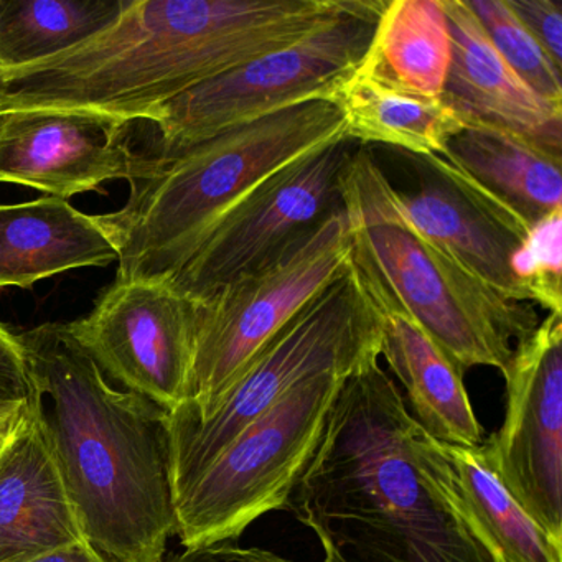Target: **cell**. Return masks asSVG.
I'll list each match as a JSON object with an SVG mask.
<instances>
[{"mask_svg":"<svg viewBox=\"0 0 562 562\" xmlns=\"http://www.w3.org/2000/svg\"><path fill=\"white\" fill-rule=\"evenodd\" d=\"M285 509L317 535L325 562H493L442 443L378 357L341 384Z\"/></svg>","mask_w":562,"mask_h":562,"instance_id":"6da1fadb","label":"cell"},{"mask_svg":"<svg viewBox=\"0 0 562 562\" xmlns=\"http://www.w3.org/2000/svg\"><path fill=\"white\" fill-rule=\"evenodd\" d=\"M351 0H127L77 47L0 74V113L90 111L149 121L190 88L304 37Z\"/></svg>","mask_w":562,"mask_h":562,"instance_id":"7a4b0ae2","label":"cell"},{"mask_svg":"<svg viewBox=\"0 0 562 562\" xmlns=\"http://www.w3.org/2000/svg\"><path fill=\"white\" fill-rule=\"evenodd\" d=\"M35 409L85 538L114 562H159L176 535L169 413L114 390L65 324L19 335Z\"/></svg>","mask_w":562,"mask_h":562,"instance_id":"3957f363","label":"cell"},{"mask_svg":"<svg viewBox=\"0 0 562 562\" xmlns=\"http://www.w3.org/2000/svg\"><path fill=\"white\" fill-rule=\"evenodd\" d=\"M338 139H348L340 110L312 100L177 153L150 154L146 172L130 183L126 205L94 215L116 249V278H172L249 193Z\"/></svg>","mask_w":562,"mask_h":562,"instance_id":"277c9868","label":"cell"},{"mask_svg":"<svg viewBox=\"0 0 562 562\" xmlns=\"http://www.w3.org/2000/svg\"><path fill=\"white\" fill-rule=\"evenodd\" d=\"M340 205L350 222L351 262L368 295L416 322L463 373L475 367L505 373L513 341L528 338L541 322L535 305L496 294L424 238L400 190L364 147L341 170Z\"/></svg>","mask_w":562,"mask_h":562,"instance_id":"5b68a950","label":"cell"},{"mask_svg":"<svg viewBox=\"0 0 562 562\" xmlns=\"http://www.w3.org/2000/svg\"><path fill=\"white\" fill-rule=\"evenodd\" d=\"M376 308L351 262L308 302L243 371L205 419L169 413L170 476L176 499L266 411L299 384L330 371H353L380 358Z\"/></svg>","mask_w":562,"mask_h":562,"instance_id":"8992f818","label":"cell"},{"mask_svg":"<svg viewBox=\"0 0 562 562\" xmlns=\"http://www.w3.org/2000/svg\"><path fill=\"white\" fill-rule=\"evenodd\" d=\"M353 239L338 205L279 255L199 301L189 397L177 409L205 419L252 358L348 271Z\"/></svg>","mask_w":562,"mask_h":562,"instance_id":"52a82bcc","label":"cell"},{"mask_svg":"<svg viewBox=\"0 0 562 562\" xmlns=\"http://www.w3.org/2000/svg\"><path fill=\"white\" fill-rule=\"evenodd\" d=\"M350 373L330 371L299 384L206 467L176 499L183 548L235 542L256 519L285 509Z\"/></svg>","mask_w":562,"mask_h":562,"instance_id":"ba28073f","label":"cell"},{"mask_svg":"<svg viewBox=\"0 0 562 562\" xmlns=\"http://www.w3.org/2000/svg\"><path fill=\"white\" fill-rule=\"evenodd\" d=\"M384 0L350 8L278 50L190 88L150 116L166 156L222 131L312 100H327L357 68L373 37Z\"/></svg>","mask_w":562,"mask_h":562,"instance_id":"9c48e42d","label":"cell"},{"mask_svg":"<svg viewBox=\"0 0 562 562\" xmlns=\"http://www.w3.org/2000/svg\"><path fill=\"white\" fill-rule=\"evenodd\" d=\"M199 301L169 278L117 279L68 334L127 391L177 409L189 397Z\"/></svg>","mask_w":562,"mask_h":562,"instance_id":"30bf717a","label":"cell"},{"mask_svg":"<svg viewBox=\"0 0 562 562\" xmlns=\"http://www.w3.org/2000/svg\"><path fill=\"white\" fill-rule=\"evenodd\" d=\"M338 139L305 154L249 193L169 278L195 301L255 271L340 205V176L353 153Z\"/></svg>","mask_w":562,"mask_h":562,"instance_id":"8fae6325","label":"cell"},{"mask_svg":"<svg viewBox=\"0 0 562 562\" xmlns=\"http://www.w3.org/2000/svg\"><path fill=\"white\" fill-rule=\"evenodd\" d=\"M503 378L505 419L480 450L513 498L562 542V314H548L516 344Z\"/></svg>","mask_w":562,"mask_h":562,"instance_id":"7c38bea8","label":"cell"},{"mask_svg":"<svg viewBox=\"0 0 562 562\" xmlns=\"http://www.w3.org/2000/svg\"><path fill=\"white\" fill-rule=\"evenodd\" d=\"M149 156L130 146V124L90 111L0 113V182L61 200L108 195L104 183L139 179Z\"/></svg>","mask_w":562,"mask_h":562,"instance_id":"4fadbf2b","label":"cell"},{"mask_svg":"<svg viewBox=\"0 0 562 562\" xmlns=\"http://www.w3.org/2000/svg\"><path fill=\"white\" fill-rule=\"evenodd\" d=\"M420 159L427 173L419 189L400 192L407 218L476 281L502 297L522 302L512 258L531 223L442 156Z\"/></svg>","mask_w":562,"mask_h":562,"instance_id":"5bb4252c","label":"cell"},{"mask_svg":"<svg viewBox=\"0 0 562 562\" xmlns=\"http://www.w3.org/2000/svg\"><path fill=\"white\" fill-rule=\"evenodd\" d=\"M81 539L34 400L0 450V562H27Z\"/></svg>","mask_w":562,"mask_h":562,"instance_id":"9a60e30c","label":"cell"},{"mask_svg":"<svg viewBox=\"0 0 562 562\" xmlns=\"http://www.w3.org/2000/svg\"><path fill=\"white\" fill-rule=\"evenodd\" d=\"M452 61L442 100L463 120L485 121L562 154V106L535 93L499 57L465 0H442Z\"/></svg>","mask_w":562,"mask_h":562,"instance_id":"2e32d148","label":"cell"},{"mask_svg":"<svg viewBox=\"0 0 562 562\" xmlns=\"http://www.w3.org/2000/svg\"><path fill=\"white\" fill-rule=\"evenodd\" d=\"M117 252L94 215L67 200L44 195L0 205V289H31L37 282L83 268H106Z\"/></svg>","mask_w":562,"mask_h":562,"instance_id":"e0dca14e","label":"cell"},{"mask_svg":"<svg viewBox=\"0 0 562 562\" xmlns=\"http://www.w3.org/2000/svg\"><path fill=\"white\" fill-rule=\"evenodd\" d=\"M371 302L380 317V357L403 383L413 419L443 446L482 447L485 429L463 386L465 373L406 314Z\"/></svg>","mask_w":562,"mask_h":562,"instance_id":"ac0fdd59","label":"cell"},{"mask_svg":"<svg viewBox=\"0 0 562 562\" xmlns=\"http://www.w3.org/2000/svg\"><path fill=\"white\" fill-rule=\"evenodd\" d=\"M463 121L442 154L447 162L531 225L562 210V154L485 121Z\"/></svg>","mask_w":562,"mask_h":562,"instance_id":"d6986e66","label":"cell"},{"mask_svg":"<svg viewBox=\"0 0 562 562\" xmlns=\"http://www.w3.org/2000/svg\"><path fill=\"white\" fill-rule=\"evenodd\" d=\"M328 101L340 110L348 139L400 147L419 157L442 156L465 124L442 98L394 87L360 64L334 88Z\"/></svg>","mask_w":562,"mask_h":562,"instance_id":"ffe728a7","label":"cell"},{"mask_svg":"<svg viewBox=\"0 0 562 562\" xmlns=\"http://www.w3.org/2000/svg\"><path fill=\"white\" fill-rule=\"evenodd\" d=\"M450 61L442 0H391L384 2L360 67L403 90L442 98Z\"/></svg>","mask_w":562,"mask_h":562,"instance_id":"44dd1931","label":"cell"},{"mask_svg":"<svg viewBox=\"0 0 562 562\" xmlns=\"http://www.w3.org/2000/svg\"><path fill=\"white\" fill-rule=\"evenodd\" d=\"M442 447L456 470L463 512L493 562H562V542L513 498L480 447Z\"/></svg>","mask_w":562,"mask_h":562,"instance_id":"7402d4cb","label":"cell"},{"mask_svg":"<svg viewBox=\"0 0 562 562\" xmlns=\"http://www.w3.org/2000/svg\"><path fill=\"white\" fill-rule=\"evenodd\" d=\"M127 0H0V74L77 47L113 24Z\"/></svg>","mask_w":562,"mask_h":562,"instance_id":"603a6c76","label":"cell"},{"mask_svg":"<svg viewBox=\"0 0 562 562\" xmlns=\"http://www.w3.org/2000/svg\"><path fill=\"white\" fill-rule=\"evenodd\" d=\"M499 57L542 100L562 106L561 70L509 9L506 0H465Z\"/></svg>","mask_w":562,"mask_h":562,"instance_id":"cb8c5ba5","label":"cell"},{"mask_svg":"<svg viewBox=\"0 0 562 562\" xmlns=\"http://www.w3.org/2000/svg\"><path fill=\"white\" fill-rule=\"evenodd\" d=\"M512 272L525 304L562 314V210L532 223L513 255Z\"/></svg>","mask_w":562,"mask_h":562,"instance_id":"d4e9b609","label":"cell"},{"mask_svg":"<svg viewBox=\"0 0 562 562\" xmlns=\"http://www.w3.org/2000/svg\"><path fill=\"white\" fill-rule=\"evenodd\" d=\"M37 396L27 351L19 335L0 324V401L34 403Z\"/></svg>","mask_w":562,"mask_h":562,"instance_id":"484cf974","label":"cell"},{"mask_svg":"<svg viewBox=\"0 0 562 562\" xmlns=\"http://www.w3.org/2000/svg\"><path fill=\"white\" fill-rule=\"evenodd\" d=\"M549 60L562 68V12L555 0H506Z\"/></svg>","mask_w":562,"mask_h":562,"instance_id":"4316f807","label":"cell"},{"mask_svg":"<svg viewBox=\"0 0 562 562\" xmlns=\"http://www.w3.org/2000/svg\"><path fill=\"white\" fill-rule=\"evenodd\" d=\"M159 562H299L282 558L261 548H241L233 542L186 548L180 552H166Z\"/></svg>","mask_w":562,"mask_h":562,"instance_id":"83f0119b","label":"cell"},{"mask_svg":"<svg viewBox=\"0 0 562 562\" xmlns=\"http://www.w3.org/2000/svg\"><path fill=\"white\" fill-rule=\"evenodd\" d=\"M27 562H114L106 554L94 548L88 539L74 542V544L60 546L44 552Z\"/></svg>","mask_w":562,"mask_h":562,"instance_id":"f1b7e54d","label":"cell"},{"mask_svg":"<svg viewBox=\"0 0 562 562\" xmlns=\"http://www.w3.org/2000/svg\"><path fill=\"white\" fill-rule=\"evenodd\" d=\"M32 403H2L0 401V436L11 432L22 417L27 413Z\"/></svg>","mask_w":562,"mask_h":562,"instance_id":"f546056e","label":"cell"},{"mask_svg":"<svg viewBox=\"0 0 562 562\" xmlns=\"http://www.w3.org/2000/svg\"><path fill=\"white\" fill-rule=\"evenodd\" d=\"M14 429H15V427H14ZM14 429H12V430H14ZM12 430H11V432H12ZM11 432L2 434V436H0V449H2V446H4L5 440H8V437L11 436Z\"/></svg>","mask_w":562,"mask_h":562,"instance_id":"4dcf8cb0","label":"cell"},{"mask_svg":"<svg viewBox=\"0 0 562 562\" xmlns=\"http://www.w3.org/2000/svg\"><path fill=\"white\" fill-rule=\"evenodd\" d=\"M11 434H12V432H11ZM8 439H9V437H8ZM5 442H8V440H5ZM2 447H4V446H2ZM0 450H2V449H0Z\"/></svg>","mask_w":562,"mask_h":562,"instance_id":"1f68e13d","label":"cell"}]
</instances>
